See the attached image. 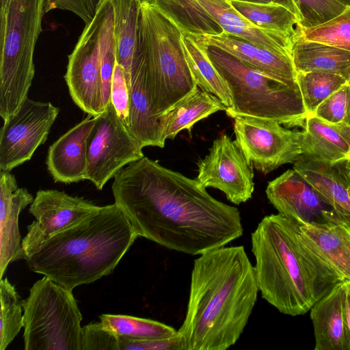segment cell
I'll use <instances>...</instances> for the list:
<instances>
[{
	"mask_svg": "<svg viewBox=\"0 0 350 350\" xmlns=\"http://www.w3.org/2000/svg\"><path fill=\"white\" fill-rule=\"evenodd\" d=\"M138 237L114 203L56 233L25 260L32 271L72 291L111 274Z\"/></svg>",
	"mask_w": 350,
	"mask_h": 350,
	"instance_id": "4",
	"label": "cell"
},
{
	"mask_svg": "<svg viewBox=\"0 0 350 350\" xmlns=\"http://www.w3.org/2000/svg\"><path fill=\"white\" fill-rule=\"evenodd\" d=\"M182 31L154 5H141L134 55L143 62L154 113L161 115L198 88L181 43Z\"/></svg>",
	"mask_w": 350,
	"mask_h": 350,
	"instance_id": "5",
	"label": "cell"
},
{
	"mask_svg": "<svg viewBox=\"0 0 350 350\" xmlns=\"http://www.w3.org/2000/svg\"><path fill=\"white\" fill-rule=\"evenodd\" d=\"M119 350H183L182 338L177 333L170 337L146 340L118 338Z\"/></svg>",
	"mask_w": 350,
	"mask_h": 350,
	"instance_id": "39",
	"label": "cell"
},
{
	"mask_svg": "<svg viewBox=\"0 0 350 350\" xmlns=\"http://www.w3.org/2000/svg\"><path fill=\"white\" fill-rule=\"evenodd\" d=\"M349 84V99H348V109L347 117L345 120V122L350 126V79L348 80Z\"/></svg>",
	"mask_w": 350,
	"mask_h": 350,
	"instance_id": "44",
	"label": "cell"
},
{
	"mask_svg": "<svg viewBox=\"0 0 350 350\" xmlns=\"http://www.w3.org/2000/svg\"><path fill=\"white\" fill-rule=\"evenodd\" d=\"M113 178L114 203L139 237L200 255L243 234L237 208L215 199L196 179L156 161L144 156Z\"/></svg>",
	"mask_w": 350,
	"mask_h": 350,
	"instance_id": "1",
	"label": "cell"
},
{
	"mask_svg": "<svg viewBox=\"0 0 350 350\" xmlns=\"http://www.w3.org/2000/svg\"><path fill=\"white\" fill-rule=\"evenodd\" d=\"M198 37L208 46H217L251 67L287 84L297 82L291 54L273 51L225 32Z\"/></svg>",
	"mask_w": 350,
	"mask_h": 350,
	"instance_id": "20",
	"label": "cell"
},
{
	"mask_svg": "<svg viewBox=\"0 0 350 350\" xmlns=\"http://www.w3.org/2000/svg\"><path fill=\"white\" fill-rule=\"evenodd\" d=\"M251 243L261 296L284 314H305L346 280L307 244L299 225L279 213L261 219Z\"/></svg>",
	"mask_w": 350,
	"mask_h": 350,
	"instance_id": "3",
	"label": "cell"
},
{
	"mask_svg": "<svg viewBox=\"0 0 350 350\" xmlns=\"http://www.w3.org/2000/svg\"><path fill=\"white\" fill-rule=\"evenodd\" d=\"M25 350H82V314L72 290L44 276L22 301Z\"/></svg>",
	"mask_w": 350,
	"mask_h": 350,
	"instance_id": "8",
	"label": "cell"
},
{
	"mask_svg": "<svg viewBox=\"0 0 350 350\" xmlns=\"http://www.w3.org/2000/svg\"><path fill=\"white\" fill-rule=\"evenodd\" d=\"M207 53L230 90L232 106L226 111L229 117L251 116L304 126L308 113L297 82L287 84L215 46H208Z\"/></svg>",
	"mask_w": 350,
	"mask_h": 350,
	"instance_id": "6",
	"label": "cell"
},
{
	"mask_svg": "<svg viewBox=\"0 0 350 350\" xmlns=\"http://www.w3.org/2000/svg\"><path fill=\"white\" fill-rule=\"evenodd\" d=\"M259 291L243 246H222L195 259L185 320L178 330L183 350H226L239 339Z\"/></svg>",
	"mask_w": 350,
	"mask_h": 350,
	"instance_id": "2",
	"label": "cell"
},
{
	"mask_svg": "<svg viewBox=\"0 0 350 350\" xmlns=\"http://www.w3.org/2000/svg\"><path fill=\"white\" fill-rule=\"evenodd\" d=\"M230 5L245 18L260 29L294 37L297 16L278 3H254L229 1Z\"/></svg>",
	"mask_w": 350,
	"mask_h": 350,
	"instance_id": "30",
	"label": "cell"
},
{
	"mask_svg": "<svg viewBox=\"0 0 350 350\" xmlns=\"http://www.w3.org/2000/svg\"><path fill=\"white\" fill-rule=\"evenodd\" d=\"M46 0H11L0 27V116L15 113L31 85L35 46L42 31Z\"/></svg>",
	"mask_w": 350,
	"mask_h": 350,
	"instance_id": "7",
	"label": "cell"
},
{
	"mask_svg": "<svg viewBox=\"0 0 350 350\" xmlns=\"http://www.w3.org/2000/svg\"><path fill=\"white\" fill-rule=\"evenodd\" d=\"M11 0H1V10L0 16L1 18H4L7 13L10 6Z\"/></svg>",
	"mask_w": 350,
	"mask_h": 350,
	"instance_id": "43",
	"label": "cell"
},
{
	"mask_svg": "<svg viewBox=\"0 0 350 350\" xmlns=\"http://www.w3.org/2000/svg\"><path fill=\"white\" fill-rule=\"evenodd\" d=\"M0 350H5L24 325L22 301L7 278L0 282Z\"/></svg>",
	"mask_w": 350,
	"mask_h": 350,
	"instance_id": "33",
	"label": "cell"
},
{
	"mask_svg": "<svg viewBox=\"0 0 350 350\" xmlns=\"http://www.w3.org/2000/svg\"><path fill=\"white\" fill-rule=\"evenodd\" d=\"M91 116L72 127L49 148L46 164L55 182L70 184L86 180V141L94 124V116Z\"/></svg>",
	"mask_w": 350,
	"mask_h": 350,
	"instance_id": "18",
	"label": "cell"
},
{
	"mask_svg": "<svg viewBox=\"0 0 350 350\" xmlns=\"http://www.w3.org/2000/svg\"><path fill=\"white\" fill-rule=\"evenodd\" d=\"M224 32L263 48L291 54L294 37L259 28L238 12L228 0H197Z\"/></svg>",
	"mask_w": 350,
	"mask_h": 350,
	"instance_id": "22",
	"label": "cell"
},
{
	"mask_svg": "<svg viewBox=\"0 0 350 350\" xmlns=\"http://www.w3.org/2000/svg\"><path fill=\"white\" fill-rule=\"evenodd\" d=\"M345 318L348 332L350 336V283L348 282L345 300Z\"/></svg>",
	"mask_w": 350,
	"mask_h": 350,
	"instance_id": "41",
	"label": "cell"
},
{
	"mask_svg": "<svg viewBox=\"0 0 350 350\" xmlns=\"http://www.w3.org/2000/svg\"><path fill=\"white\" fill-rule=\"evenodd\" d=\"M227 109L218 97L197 88L161 116L163 138L174 139L182 130L190 132L198 121Z\"/></svg>",
	"mask_w": 350,
	"mask_h": 350,
	"instance_id": "26",
	"label": "cell"
},
{
	"mask_svg": "<svg viewBox=\"0 0 350 350\" xmlns=\"http://www.w3.org/2000/svg\"><path fill=\"white\" fill-rule=\"evenodd\" d=\"M82 350H119L118 337L100 321L83 327Z\"/></svg>",
	"mask_w": 350,
	"mask_h": 350,
	"instance_id": "36",
	"label": "cell"
},
{
	"mask_svg": "<svg viewBox=\"0 0 350 350\" xmlns=\"http://www.w3.org/2000/svg\"><path fill=\"white\" fill-rule=\"evenodd\" d=\"M265 192L278 213L299 226L320 225L340 217L294 169L269 182Z\"/></svg>",
	"mask_w": 350,
	"mask_h": 350,
	"instance_id": "15",
	"label": "cell"
},
{
	"mask_svg": "<svg viewBox=\"0 0 350 350\" xmlns=\"http://www.w3.org/2000/svg\"><path fill=\"white\" fill-rule=\"evenodd\" d=\"M103 0H46V12L54 9L70 11L85 24L94 18Z\"/></svg>",
	"mask_w": 350,
	"mask_h": 350,
	"instance_id": "40",
	"label": "cell"
},
{
	"mask_svg": "<svg viewBox=\"0 0 350 350\" xmlns=\"http://www.w3.org/2000/svg\"><path fill=\"white\" fill-rule=\"evenodd\" d=\"M105 12L103 0L68 55L65 81L73 102L96 116L104 111L100 75V34Z\"/></svg>",
	"mask_w": 350,
	"mask_h": 350,
	"instance_id": "11",
	"label": "cell"
},
{
	"mask_svg": "<svg viewBox=\"0 0 350 350\" xmlns=\"http://www.w3.org/2000/svg\"><path fill=\"white\" fill-rule=\"evenodd\" d=\"M86 147V180L98 190L124 167L144 157V146L131 134L111 103L94 116Z\"/></svg>",
	"mask_w": 350,
	"mask_h": 350,
	"instance_id": "9",
	"label": "cell"
},
{
	"mask_svg": "<svg viewBox=\"0 0 350 350\" xmlns=\"http://www.w3.org/2000/svg\"><path fill=\"white\" fill-rule=\"evenodd\" d=\"M348 169L350 175V158L348 159Z\"/></svg>",
	"mask_w": 350,
	"mask_h": 350,
	"instance_id": "48",
	"label": "cell"
},
{
	"mask_svg": "<svg viewBox=\"0 0 350 350\" xmlns=\"http://www.w3.org/2000/svg\"><path fill=\"white\" fill-rule=\"evenodd\" d=\"M344 3L346 5L350 6V0H340Z\"/></svg>",
	"mask_w": 350,
	"mask_h": 350,
	"instance_id": "47",
	"label": "cell"
},
{
	"mask_svg": "<svg viewBox=\"0 0 350 350\" xmlns=\"http://www.w3.org/2000/svg\"><path fill=\"white\" fill-rule=\"evenodd\" d=\"M181 43L198 86L218 97L228 109L231 108L232 101L230 90L208 55V45L198 36L183 32Z\"/></svg>",
	"mask_w": 350,
	"mask_h": 350,
	"instance_id": "27",
	"label": "cell"
},
{
	"mask_svg": "<svg viewBox=\"0 0 350 350\" xmlns=\"http://www.w3.org/2000/svg\"><path fill=\"white\" fill-rule=\"evenodd\" d=\"M291 55L299 72H324L350 79V51L317 42L308 41L296 33Z\"/></svg>",
	"mask_w": 350,
	"mask_h": 350,
	"instance_id": "25",
	"label": "cell"
},
{
	"mask_svg": "<svg viewBox=\"0 0 350 350\" xmlns=\"http://www.w3.org/2000/svg\"><path fill=\"white\" fill-rule=\"evenodd\" d=\"M129 92V132L144 147L163 148L165 140L160 120L154 113L146 69L135 55L132 62Z\"/></svg>",
	"mask_w": 350,
	"mask_h": 350,
	"instance_id": "19",
	"label": "cell"
},
{
	"mask_svg": "<svg viewBox=\"0 0 350 350\" xmlns=\"http://www.w3.org/2000/svg\"><path fill=\"white\" fill-rule=\"evenodd\" d=\"M349 283H350V281H349Z\"/></svg>",
	"mask_w": 350,
	"mask_h": 350,
	"instance_id": "49",
	"label": "cell"
},
{
	"mask_svg": "<svg viewBox=\"0 0 350 350\" xmlns=\"http://www.w3.org/2000/svg\"><path fill=\"white\" fill-rule=\"evenodd\" d=\"M348 282L338 284L310 310L314 350H350V336L345 318Z\"/></svg>",
	"mask_w": 350,
	"mask_h": 350,
	"instance_id": "21",
	"label": "cell"
},
{
	"mask_svg": "<svg viewBox=\"0 0 350 350\" xmlns=\"http://www.w3.org/2000/svg\"><path fill=\"white\" fill-rule=\"evenodd\" d=\"M111 103L118 116L128 129L129 124V92L122 67L116 64L111 82Z\"/></svg>",
	"mask_w": 350,
	"mask_h": 350,
	"instance_id": "38",
	"label": "cell"
},
{
	"mask_svg": "<svg viewBox=\"0 0 350 350\" xmlns=\"http://www.w3.org/2000/svg\"><path fill=\"white\" fill-rule=\"evenodd\" d=\"M348 159L327 162L302 154L293 163V169L323 196L338 216L350 225Z\"/></svg>",
	"mask_w": 350,
	"mask_h": 350,
	"instance_id": "17",
	"label": "cell"
},
{
	"mask_svg": "<svg viewBox=\"0 0 350 350\" xmlns=\"http://www.w3.org/2000/svg\"><path fill=\"white\" fill-rule=\"evenodd\" d=\"M296 34L308 40L350 51V6L329 21L310 28L297 26Z\"/></svg>",
	"mask_w": 350,
	"mask_h": 350,
	"instance_id": "34",
	"label": "cell"
},
{
	"mask_svg": "<svg viewBox=\"0 0 350 350\" xmlns=\"http://www.w3.org/2000/svg\"><path fill=\"white\" fill-rule=\"evenodd\" d=\"M304 127L303 154L327 162L350 158V126L345 122L331 123L308 114Z\"/></svg>",
	"mask_w": 350,
	"mask_h": 350,
	"instance_id": "24",
	"label": "cell"
},
{
	"mask_svg": "<svg viewBox=\"0 0 350 350\" xmlns=\"http://www.w3.org/2000/svg\"><path fill=\"white\" fill-rule=\"evenodd\" d=\"M155 0H138L141 5L143 4H149V5H154Z\"/></svg>",
	"mask_w": 350,
	"mask_h": 350,
	"instance_id": "46",
	"label": "cell"
},
{
	"mask_svg": "<svg viewBox=\"0 0 350 350\" xmlns=\"http://www.w3.org/2000/svg\"><path fill=\"white\" fill-rule=\"evenodd\" d=\"M229 1H237L247 3H272V0H229Z\"/></svg>",
	"mask_w": 350,
	"mask_h": 350,
	"instance_id": "45",
	"label": "cell"
},
{
	"mask_svg": "<svg viewBox=\"0 0 350 350\" xmlns=\"http://www.w3.org/2000/svg\"><path fill=\"white\" fill-rule=\"evenodd\" d=\"M299 226L307 244L350 281V225L338 217L323 224Z\"/></svg>",
	"mask_w": 350,
	"mask_h": 350,
	"instance_id": "23",
	"label": "cell"
},
{
	"mask_svg": "<svg viewBox=\"0 0 350 350\" xmlns=\"http://www.w3.org/2000/svg\"><path fill=\"white\" fill-rule=\"evenodd\" d=\"M100 321L118 338L128 340H146L167 338L178 330L163 323L129 315L103 314Z\"/></svg>",
	"mask_w": 350,
	"mask_h": 350,
	"instance_id": "31",
	"label": "cell"
},
{
	"mask_svg": "<svg viewBox=\"0 0 350 350\" xmlns=\"http://www.w3.org/2000/svg\"><path fill=\"white\" fill-rule=\"evenodd\" d=\"M273 3L280 4L287 8L293 13H294L298 18L299 21V14L297 8L293 1V0H272Z\"/></svg>",
	"mask_w": 350,
	"mask_h": 350,
	"instance_id": "42",
	"label": "cell"
},
{
	"mask_svg": "<svg viewBox=\"0 0 350 350\" xmlns=\"http://www.w3.org/2000/svg\"><path fill=\"white\" fill-rule=\"evenodd\" d=\"M59 109L50 102L27 98L3 120L0 131V171H11L31 159L47 140Z\"/></svg>",
	"mask_w": 350,
	"mask_h": 350,
	"instance_id": "12",
	"label": "cell"
},
{
	"mask_svg": "<svg viewBox=\"0 0 350 350\" xmlns=\"http://www.w3.org/2000/svg\"><path fill=\"white\" fill-rule=\"evenodd\" d=\"M296 81L308 114H313L318 106L347 83L343 77L324 72H297Z\"/></svg>",
	"mask_w": 350,
	"mask_h": 350,
	"instance_id": "32",
	"label": "cell"
},
{
	"mask_svg": "<svg viewBox=\"0 0 350 350\" xmlns=\"http://www.w3.org/2000/svg\"><path fill=\"white\" fill-rule=\"evenodd\" d=\"M33 199L27 189L18 188L10 171H0V279L10 263L25 258L18 217Z\"/></svg>",
	"mask_w": 350,
	"mask_h": 350,
	"instance_id": "16",
	"label": "cell"
},
{
	"mask_svg": "<svg viewBox=\"0 0 350 350\" xmlns=\"http://www.w3.org/2000/svg\"><path fill=\"white\" fill-rule=\"evenodd\" d=\"M196 180L204 187L224 193L235 204L249 200L254 189L252 164L236 140L227 135L215 139L209 153L198 162Z\"/></svg>",
	"mask_w": 350,
	"mask_h": 350,
	"instance_id": "13",
	"label": "cell"
},
{
	"mask_svg": "<svg viewBox=\"0 0 350 350\" xmlns=\"http://www.w3.org/2000/svg\"><path fill=\"white\" fill-rule=\"evenodd\" d=\"M100 208L90 201L70 196L63 191H38L29 208V212L36 220L27 227V233L22 239L25 259L54 234L81 221Z\"/></svg>",
	"mask_w": 350,
	"mask_h": 350,
	"instance_id": "14",
	"label": "cell"
},
{
	"mask_svg": "<svg viewBox=\"0 0 350 350\" xmlns=\"http://www.w3.org/2000/svg\"><path fill=\"white\" fill-rule=\"evenodd\" d=\"M348 82L321 103L313 113L318 118L331 122L345 121L348 109Z\"/></svg>",
	"mask_w": 350,
	"mask_h": 350,
	"instance_id": "37",
	"label": "cell"
},
{
	"mask_svg": "<svg viewBox=\"0 0 350 350\" xmlns=\"http://www.w3.org/2000/svg\"><path fill=\"white\" fill-rule=\"evenodd\" d=\"M154 5L183 33L200 36L224 32L216 20L197 0H155Z\"/></svg>",
	"mask_w": 350,
	"mask_h": 350,
	"instance_id": "29",
	"label": "cell"
},
{
	"mask_svg": "<svg viewBox=\"0 0 350 350\" xmlns=\"http://www.w3.org/2000/svg\"><path fill=\"white\" fill-rule=\"evenodd\" d=\"M116 62L123 68L129 90L131 70L135 51L141 4L138 0H111Z\"/></svg>",
	"mask_w": 350,
	"mask_h": 350,
	"instance_id": "28",
	"label": "cell"
},
{
	"mask_svg": "<svg viewBox=\"0 0 350 350\" xmlns=\"http://www.w3.org/2000/svg\"><path fill=\"white\" fill-rule=\"evenodd\" d=\"M299 14L297 26L310 28L337 16L347 7L340 0H293Z\"/></svg>",
	"mask_w": 350,
	"mask_h": 350,
	"instance_id": "35",
	"label": "cell"
},
{
	"mask_svg": "<svg viewBox=\"0 0 350 350\" xmlns=\"http://www.w3.org/2000/svg\"><path fill=\"white\" fill-rule=\"evenodd\" d=\"M234 119L236 141L254 168L267 174L302 154V131L289 130L279 122L251 116Z\"/></svg>",
	"mask_w": 350,
	"mask_h": 350,
	"instance_id": "10",
	"label": "cell"
}]
</instances>
